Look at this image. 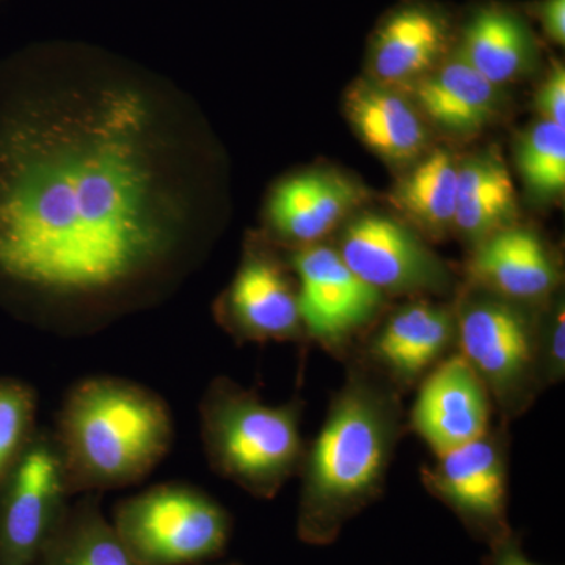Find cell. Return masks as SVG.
Listing matches in <instances>:
<instances>
[{"mask_svg":"<svg viewBox=\"0 0 565 565\" xmlns=\"http://www.w3.org/2000/svg\"><path fill=\"white\" fill-rule=\"evenodd\" d=\"M203 150L192 103L148 71L0 68V307L84 337L169 299L206 244Z\"/></svg>","mask_w":565,"mask_h":565,"instance_id":"6da1fadb","label":"cell"},{"mask_svg":"<svg viewBox=\"0 0 565 565\" xmlns=\"http://www.w3.org/2000/svg\"><path fill=\"white\" fill-rule=\"evenodd\" d=\"M403 433L399 390L364 363L349 371L321 430L305 448L297 535L332 545L381 497Z\"/></svg>","mask_w":565,"mask_h":565,"instance_id":"7a4b0ae2","label":"cell"},{"mask_svg":"<svg viewBox=\"0 0 565 565\" xmlns=\"http://www.w3.org/2000/svg\"><path fill=\"white\" fill-rule=\"evenodd\" d=\"M71 493L140 484L169 456L172 411L148 386L115 375L76 382L51 429Z\"/></svg>","mask_w":565,"mask_h":565,"instance_id":"3957f363","label":"cell"},{"mask_svg":"<svg viewBox=\"0 0 565 565\" xmlns=\"http://www.w3.org/2000/svg\"><path fill=\"white\" fill-rule=\"evenodd\" d=\"M204 456L215 475L259 500H273L299 475L302 401L270 405L255 390L218 375L200 401Z\"/></svg>","mask_w":565,"mask_h":565,"instance_id":"277c9868","label":"cell"},{"mask_svg":"<svg viewBox=\"0 0 565 565\" xmlns=\"http://www.w3.org/2000/svg\"><path fill=\"white\" fill-rule=\"evenodd\" d=\"M111 525L137 565H203L228 548L233 516L185 482H162L115 504Z\"/></svg>","mask_w":565,"mask_h":565,"instance_id":"5b68a950","label":"cell"},{"mask_svg":"<svg viewBox=\"0 0 565 565\" xmlns=\"http://www.w3.org/2000/svg\"><path fill=\"white\" fill-rule=\"evenodd\" d=\"M539 332L519 302L498 294L470 297L457 313L459 353L504 415L522 414L545 386Z\"/></svg>","mask_w":565,"mask_h":565,"instance_id":"8992f818","label":"cell"},{"mask_svg":"<svg viewBox=\"0 0 565 565\" xmlns=\"http://www.w3.org/2000/svg\"><path fill=\"white\" fill-rule=\"evenodd\" d=\"M54 435L39 427L0 482V565H35L71 505Z\"/></svg>","mask_w":565,"mask_h":565,"instance_id":"52a82bcc","label":"cell"},{"mask_svg":"<svg viewBox=\"0 0 565 565\" xmlns=\"http://www.w3.org/2000/svg\"><path fill=\"white\" fill-rule=\"evenodd\" d=\"M427 492L455 512L468 533L490 550L514 533L509 525L508 448L490 429L478 440L423 467Z\"/></svg>","mask_w":565,"mask_h":565,"instance_id":"ba28073f","label":"cell"},{"mask_svg":"<svg viewBox=\"0 0 565 565\" xmlns=\"http://www.w3.org/2000/svg\"><path fill=\"white\" fill-rule=\"evenodd\" d=\"M303 333L330 352H344L381 310L384 294L345 266L337 248L307 245L294 253Z\"/></svg>","mask_w":565,"mask_h":565,"instance_id":"9c48e42d","label":"cell"},{"mask_svg":"<svg viewBox=\"0 0 565 565\" xmlns=\"http://www.w3.org/2000/svg\"><path fill=\"white\" fill-rule=\"evenodd\" d=\"M345 266L382 294L444 291V263L411 230L385 215L366 214L349 223L338 248Z\"/></svg>","mask_w":565,"mask_h":565,"instance_id":"30bf717a","label":"cell"},{"mask_svg":"<svg viewBox=\"0 0 565 565\" xmlns=\"http://www.w3.org/2000/svg\"><path fill=\"white\" fill-rule=\"evenodd\" d=\"M215 313L239 343H281L303 334L297 288L281 263L262 248L244 256Z\"/></svg>","mask_w":565,"mask_h":565,"instance_id":"8fae6325","label":"cell"},{"mask_svg":"<svg viewBox=\"0 0 565 565\" xmlns=\"http://www.w3.org/2000/svg\"><path fill=\"white\" fill-rule=\"evenodd\" d=\"M493 403L467 360L449 353L419 382L411 427L435 457L478 440L492 429Z\"/></svg>","mask_w":565,"mask_h":565,"instance_id":"7c38bea8","label":"cell"},{"mask_svg":"<svg viewBox=\"0 0 565 565\" xmlns=\"http://www.w3.org/2000/svg\"><path fill=\"white\" fill-rule=\"evenodd\" d=\"M456 340V318L441 305L408 303L394 311L364 351V364L396 390L419 384Z\"/></svg>","mask_w":565,"mask_h":565,"instance_id":"4fadbf2b","label":"cell"},{"mask_svg":"<svg viewBox=\"0 0 565 565\" xmlns=\"http://www.w3.org/2000/svg\"><path fill=\"white\" fill-rule=\"evenodd\" d=\"M363 200V189L341 174L300 173L270 193L267 221L281 239L307 247L332 232Z\"/></svg>","mask_w":565,"mask_h":565,"instance_id":"5bb4252c","label":"cell"},{"mask_svg":"<svg viewBox=\"0 0 565 565\" xmlns=\"http://www.w3.org/2000/svg\"><path fill=\"white\" fill-rule=\"evenodd\" d=\"M468 273L482 288L515 302L544 299L559 281V270L541 237L509 226L479 243Z\"/></svg>","mask_w":565,"mask_h":565,"instance_id":"9a60e30c","label":"cell"},{"mask_svg":"<svg viewBox=\"0 0 565 565\" xmlns=\"http://www.w3.org/2000/svg\"><path fill=\"white\" fill-rule=\"evenodd\" d=\"M415 84V98L424 114L449 131H479L492 121L500 106L497 85L459 54Z\"/></svg>","mask_w":565,"mask_h":565,"instance_id":"2e32d148","label":"cell"},{"mask_svg":"<svg viewBox=\"0 0 565 565\" xmlns=\"http://www.w3.org/2000/svg\"><path fill=\"white\" fill-rule=\"evenodd\" d=\"M348 114L360 139L393 162L415 159L427 131L414 107L384 85L359 84L348 95Z\"/></svg>","mask_w":565,"mask_h":565,"instance_id":"e0dca14e","label":"cell"},{"mask_svg":"<svg viewBox=\"0 0 565 565\" xmlns=\"http://www.w3.org/2000/svg\"><path fill=\"white\" fill-rule=\"evenodd\" d=\"M444 22L412 7L394 13L374 41L373 70L381 84H407L430 73L445 50Z\"/></svg>","mask_w":565,"mask_h":565,"instance_id":"ac0fdd59","label":"cell"},{"mask_svg":"<svg viewBox=\"0 0 565 565\" xmlns=\"http://www.w3.org/2000/svg\"><path fill=\"white\" fill-rule=\"evenodd\" d=\"M102 498L84 493L71 503L35 565H137L104 515Z\"/></svg>","mask_w":565,"mask_h":565,"instance_id":"d6986e66","label":"cell"},{"mask_svg":"<svg viewBox=\"0 0 565 565\" xmlns=\"http://www.w3.org/2000/svg\"><path fill=\"white\" fill-rule=\"evenodd\" d=\"M457 54L482 77L500 87L530 66L534 43L526 25L515 14L487 9L468 22Z\"/></svg>","mask_w":565,"mask_h":565,"instance_id":"ffe728a7","label":"cell"},{"mask_svg":"<svg viewBox=\"0 0 565 565\" xmlns=\"http://www.w3.org/2000/svg\"><path fill=\"white\" fill-rule=\"evenodd\" d=\"M515 189L504 163L478 156L459 166L455 225L470 239H482L505 228L515 215Z\"/></svg>","mask_w":565,"mask_h":565,"instance_id":"44dd1931","label":"cell"},{"mask_svg":"<svg viewBox=\"0 0 565 565\" xmlns=\"http://www.w3.org/2000/svg\"><path fill=\"white\" fill-rule=\"evenodd\" d=\"M459 166L451 152L434 151L394 192V203L430 232L455 225Z\"/></svg>","mask_w":565,"mask_h":565,"instance_id":"7402d4cb","label":"cell"},{"mask_svg":"<svg viewBox=\"0 0 565 565\" xmlns=\"http://www.w3.org/2000/svg\"><path fill=\"white\" fill-rule=\"evenodd\" d=\"M516 162L535 195L556 196L565 189V128L541 120L531 126L516 148Z\"/></svg>","mask_w":565,"mask_h":565,"instance_id":"603a6c76","label":"cell"},{"mask_svg":"<svg viewBox=\"0 0 565 565\" xmlns=\"http://www.w3.org/2000/svg\"><path fill=\"white\" fill-rule=\"evenodd\" d=\"M39 394L28 382L0 377V482L39 429Z\"/></svg>","mask_w":565,"mask_h":565,"instance_id":"cb8c5ba5","label":"cell"},{"mask_svg":"<svg viewBox=\"0 0 565 565\" xmlns=\"http://www.w3.org/2000/svg\"><path fill=\"white\" fill-rule=\"evenodd\" d=\"M564 303L557 305L544 332H539L541 367L544 384H557L565 374Z\"/></svg>","mask_w":565,"mask_h":565,"instance_id":"d4e9b609","label":"cell"},{"mask_svg":"<svg viewBox=\"0 0 565 565\" xmlns=\"http://www.w3.org/2000/svg\"><path fill=\"white\" fill-rule=\"evenodd\" d=\"M534 106L542 120L556 122L565 128V70L561 63H555L542 82Z\"/></svg>","mask_w":565,"mask_h":565,"instance_id":"484cf974","label":"cell"},{"mask_svg":"<svg viewBox=\"0 0 565 565\" xmlns=\"http://www.w3.org/2000/svg\"><path fill=\"white\" fill-rule=\"evenodd\" d=\"M541 20L546 35L555 43H565V0H545L541 7Z\"/></svg>","mask_w":565,"mask_h":565,"instance_id":"4316f807","label":"cell"},{"mask_svg":"<svg viewBox=\"0 0 565 565\" xmlns=\"http://www.w3.org/2000/svg\"><path fill=\"white\" fill-rule=\"evenodd\" d=\"M490 553H492V564L490 565H539L526 556L522 542L514 533L504 539L501 544L493 546Z\"/></svg>","mask_w":565,"mask_h":565,"instance_id":"83f0119b","label":"cell"},{"mask_svg":"<svg viewBox=\"0 0 565 565\" xmlns=\"http://www.w3.org/2000/svg\"><path fill=\"white\" fill-rule=\"evenodd\" d=\"M203 565H244L241 563H225V564H203Z\"/></svg>","mask_w":565,"mask_h":565,"instance_id":"f1b7e54d","label":"cell"}]
</instances>
